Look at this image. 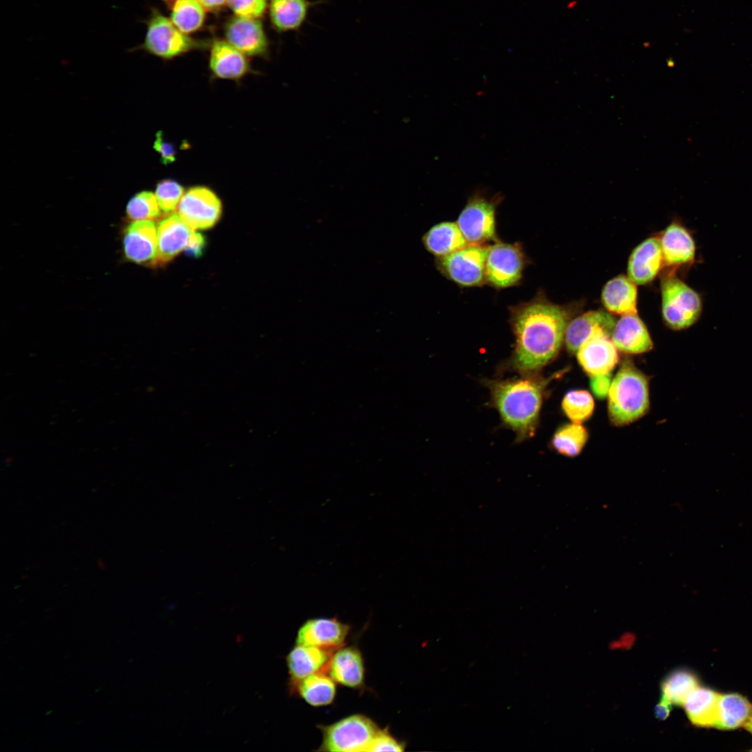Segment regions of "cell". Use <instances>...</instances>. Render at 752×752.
I'll return each instance as SVG.
<instances>
[{
    "instance_id": "obj_2",
    "label": "cell",
    "mask_w": 752,
    "mask_h": 752,
    "mask_svg": "<svg viewBox=\"0 0 752 752\" xmlns=\"http://www.w3.org/2000/svg\"><path fill=\"white\" fill-rule=\"evenodd\" d=\"M547 384V380L534 378L491 383L495 406L502 420L515 431L519 439L534 434Z\"/></svg>"
},
{
    "instance_id": "obj_7",
    "label": "cell",
    "mask_w": 752,
    "mask_h": 752,
    "mask_svg": "<svg viewBox=\"0 0 752 752\" xmlns=\"http://www.w3.org/2000/svg\"><path fill=\"white\" fill-rule=\"evenodd\" d=\"M218 196L205 186H194L185 192L178 206L180 218L193 230L212 228L222 214Z\"/></svg>"
},
{
    "instance_id": "obj_41",
    "label": "cell",
    "mask_w": 752,
    "mask_h": 752,
    "mask_svg": "<svg viewBox=\"0 0 752 752\" xmlns=\"http://www.w3.org/2000/svg\"><path fill=\"white\" fill-rule=\"evenodd\" d=\"M203 8L212 10L222 6L226 0H198Z\"/></svg>"
},
{
    "instance_id": "obj_42",
    "label": "cell",
    "mask_w": 752,
    "mask_h": 752,
    "mask_svg": "<svg viewBox=\"0 0 752 752\" xmlns=\"http://www.w3.org/2000/svg\"><path fill=\"white\" fill-rule=\"evenodd\" d=\"M744 727L752 734V710L748 719L744 724Z\"/></svg>"
},
{
    "instance_id": "obj_5",
    "label": "cell",
    "mask_w": 752,
    "mask_h": 752,
    "mask_svg": "<svg viewBox=\"0 0 752 752\" xmlns=\"http://www.w3.org/2000/svg\"><path fill=\"white\" fill-rule=\"evenodd\" d=\"M321 729V749L335 752H367L379 730L371 719L361 714L349 716Z\"/></svg>"
},
{
    "instance_id": "obj_33",
    "label": "cell",
    "mask_w": 752,
    "mask_h": 752,
    "mask_svg": "<svg viewBox=\"0 0 752 752\" xmlns=\"http://www.w3.org/2000/svg\"><path fill=\"white\" fill-rule=\"evenodd\" d=\"M126 212L132 221L152 220L161 214V209L155 194L148 191H141L128 202Z\"/></svg>"
},
{
    "instance_id": "obj_24",
    "label": "cell",
    "mask_w": 752,
    "mask_h": 752,
    "mask_svg": "<svg viewBox=\"0 0 752 752\" xmlns=\"http://www.w3.org/2000/svg\"><path fill=\"white\" fill-rule=\"evenodd\" d=\"M423 242L429 252L439 258L446 256L469 244L457 224L448 221L432 226L423 237Z\"/></svg>"
},
{
    "instance_id": "obj_10",
    "label": "cell",
    "mask_w": 752,
    "mask_h": 752,
    "mask_svg": "<svg viewBox=\"0 0 752 752\" xmlns=\"http://www.w3.org/2000/svg\"><path fill=\"white\" fill-rule=\"evenodd\" d=\"M524 256L514 244L496 243L488 249L485 263V279L499 288L515 284L522 276Z\"/></svg>"
},
{
    "instance_id": "obj_28",
    "label": "cell",
    "mask_w": 752,
    "mask_h": 752,
    "mask_svg": "<svg viewBox=\"0 0 752 752\" xmlns=\"http://www.w3.org/2000/svg\"><path fill=\"white\" fill-rule=\"evenodd\" d=\"M698 687V679L694 673L685 668L675 669L661 682V699L671 705L683 706L687 697Z\"/></svg>"
},
{
    "instance_id": "obj_36",
    "label": "cell",
    "mask_w": 752,
    "mask_h": 752,
    "mask_svg": "<svg viewBox=\"0 0 752 752\" xmlns=\"http://www.w3.org/2000/svg\"><path fill=\"white\" fill-rule=\"evenodd\" d=\"M404 746L393 738L386 730H379L371 741L367 752L402 751Z\"/></svg>"
},
{
    "instance_id": "obj_23",
    "label": "cell",
    "mask_w": 752,
    "mask_h": 752,
    "mask_svg": "<svg viewBox=\"0 0 752 752\" xmlns=\"http://www.w3.org/2000/svg\"><path fill=\"white\" fill-rule=\"evenodd\" d=\"M720 693L698 687L687 697L683 707L691 723L698 727H714L717 719Z\"/></svg>"
},
{
    "instance_id": "obj_25",
    "label": "cell",
    "mask_w": 752,
    "mask_h": 752,
    "mask_svg": "<svg viewBox=\"0 0 752 752\" xmlns=\"http://www.w3.org/2000/svg\"><path fill=\"white\" fill-rule=\"evenodd\" d=\"M330 659L328 650L297 644L287 657L290 674L296 681L320 671Z\"/></svg>"
},
{
    "instance_id": "obj_32",
    "label": "cell",
    "mask_w": 752,
    "mask_h": 752,
    "mask_svg": "<svg viewBox=\"0 0 752 752\" xmlns=\"http://www.w3.org/2000/svg\"><path fill=\"white\" fill-rule=\"evenodd\" d=\"M594 407L592 395L584 390H573L567 392L562 402L564 413L572 423L579 424L591 416Z\"/></svg>"
},
{
    "instance_id": "obj_3",
    "label": "cell",
    "mask_w": 752,
    "mask_h": 752,
    "mask_svg": "<svg viewBox=\"0 0 752 752\" xmlns=\"http://www.w3.org/2000/svg\"><path fill=\"white\" fill-rule=\"evenodd\" d=\"M646 377L630 361H625L611 382L608 394V412L616 425L631 423L642 417L649 408Z\"/></svg>"
},
{
    "instance_id": "obj_12",
    "label": "cell",
    "mask_w": 752,
    "mask_h": 752,
    "mask_svg": "<svg viewBox=\"0 0 752 752\" xmlns=\"http://www.w3.org/2000/svg\"><path fill=\"white\" fill-rule=\"evenodd\" d=\"M123 248L126 258L140 265H155L157 230L152 220L135 221L125 229Z\"/></svg>"
},
{
    "instance_id": "obj_6",
    "label": "cell",
    "mask_w": 752,
    "mask_h": 752,
    "mask_svg": "<svg viewBox=\"0 0 752 752\" xmlns=\"http://www.w3.org/2000/svg\"><path fill=\"white\" fill-rule=\"evenodd\" d=\"M489 247L471 244L446 256L439 258L441 270L457 284L478 285L485 279V263Z\"/></svg>"
},
{
    "instance_id": "obj_9",
    "label": "cell",
    "mask_w": 752,
    "mask_h": 752,
    "mask_svg": "<svg viewBox=\"0 0 752 752\" xmlns=\"http://www.w3.org/2000/svg\"><path fill=\"white\" fill-rule=\"evenodd\" d=\"M194 44L171 20L155 12L148 22L141 47L155 56L169 58L189 50Z\"/></svg>"
},
{
    "instance_id": "obj_39",
    "label": "cell",
    "mask_w": 752,
    "mask_h": 752,
    "mask_svg": "<svg viewBox=\"0 0 752 752\" xmlns=\"http://www.w3.org/2000/svg\"><path fill=\"white\" fill-rule=\"evenodd\" d=\"M611 373L590 376V388L593 393L599 398L608 395L611 384Z\"/></svg>"
},
{
    "instance_id": "obj_26",
    "label": "cell",
    "mask_w": 752,
    "mask_h": 752,
    "mask_svg": "<svg viewBox=\"0 0 752 752\" xmlns=\"http://www.w3.org/2000/svg\"><path fill=\"white\" fill-rule=\"evenodd\" d=\"M751 710L752 705L744 696L735 693L720 694L714 728L719 730L738 728L744 726Z\"/></svg>"
},
{
    "instance_id": "obj_27",
    "label": "cell",
    "mask_w": 752,
    "mask_h": 752,
    "mask_svg": "<svg viewBox=\"0 0 752 752\" xmlns=\"http://www.w3.org/2000/svg\"><path fill=\"white\" fill-rule=\"evenodd\" d=\"M312 5L308 0H272V22L279 31L297 30L306 19Z\"/></svg>"
},
{
    "instance_id": "obj_20",
    "label": "cell",
    "mask_w": 752,
    "mask_h": 752,
    "mask_svg": "<svg viewBox=\"0 0 752 752\" xmlns=\"http://www.w3.org/2000/svg\"><path fill=\"white\" fill-rule=\"evenodd\" d=\"M602 301L611 313L621 316L636 313V283L625 275L611 279L602 288Z\"/></svg>"
},
{
    "instance_id": "obj_37",
    "label": "cell",
    "mask_w": 752,
    "mask_h": 752,
    "mask_svg": "<svg viewBox=\"0 0 752 752\" xmlns=\"http://www.w3.org/2000/svg\"><path fill=\"white\" fill-rule=\"evenodd\" d=\"M153 145L155 150L160 155L163 164H169L175 160V149L172 143L164 139L162 132H157Z\"/></svg>"
},
{
    "instance_id": "obj_31",
    "label": "cell",
    "mask_w": 752,
    "mask_h": 752,
    "mask_svg": "<svg viewBox=\"0 0 752 752\" xmlns=\"http://www.w3.org/2000/svg\"><path fill=\"white\" fill-rule=\"evenodd\" d=\"M205 17L204 8L198 0H176L171 20L184 33L198 29Z\"/></svg>"
},
{
    "instance_id": "obj_16",
    "label": "cell",
    "mask_w": 752,
    "mask_h": 752,
    "mask_svg": "<svg viewBox=\"0 0 752 752\" xmlns=\"http://www.w3.org/2000/svg\"><path fill=\"white\" fill-rule=\"evenodd\" d=\"M349 626L336 618H314L299 628L297 644L315 646L325 650L341 645L349 632Z\"/></svg>"
},
{
    "instance_id": "obj_11",
    "label": "cell",
    "mask_w": 752,
    "mask_h": 752,
    "mask_svg": "<svg viewBox=\"0 0 752 752\" xmlns=\"http://www.w3.org/2000/svg\"><path fill=\"white\" fill-rule=\"evenodd\" d=\"M660 240L664 265L673 269L691 267L696 261V244L691 232L674 221L661 234Z\"/></svg>"
},
{
    "instance_id": "obj_1",
    "label": "cell",
    "mask_w": 752,
    "mask_h": 752,
    "mask_svg": "<svg viewBox=\"0 0 752 752\" xmlns=\"http://www.w3.org/2000/svg\"><path fill=\"white\" fill-rule=\"evenodd\" d=\"M512 318L516 337L515 368L533 371L556 357L569 322L565 309L538 298L517 307Z\"/></svg>"
},
{
    "instance_id": "obj_18",
    "label": "cell",
    "mask_w": 752,
    "mask_h": 752,
    "mask_svg": "<svg viewBox=\"0 0 752 752\" xmlns=\"http://www.w3.org/2000/svg\"><path fill=\"white\" fill-rule=\"evenodd\" d=\"M228 42L242 53L249 55L263 54L267 46L262 24L256 18L237 16L226 28Z\"/></svg>"
},
{
    "instance_id": "obj_14",
    "label": "cell",
    "mask_w": 752,
    "mask_h": 752,
    "mask_svg": "<svg viewBox=\"0 0 752 752\" xmlns=\"http://www.w3.org/2000/svg\"><path fill=\"white\" fill-rule=\"evenodd\" d=\"M663 266L660 240L651 237L643 240L631 253L627 276L636 284H647L655 279Z\"/></svg>"
},
{
    "instance_id": "obj_15",
    "label": "cell",
    "mask_w": 752,
    "mask_h": 752,
    "mask_svg": "<svg viewBox=\"0 0 752 752\" xmlns=\"http://www.w3.org/2000/svg\"><path fill=\"white\" fill-rule=\"evenodd\" d=\"M576 354L579 364L590 376L611 373L618 357L611 338L604 335L587 339Z\"/></svg>"
},
{
    "instance_id": "obj_17",
    "label": "cell",
    "mask_w": 752,
    "mask_h": 752,
    "mask_svg": "<svg viewBox=\"0 0 752 752\" xmlns=\"http://www.w3.org/2000/svg\"><path fill=\"white\" fill-rule=\"evenodd\" d=\"M194 230L178 214H171L157 227V255L155 265H164L184 251Z\"/></svg>"
},
{
    "instance_id": "obj_19",
    "label": "cell",
    "mask_w": 752,
    "mask_h": 752,
    "mask_svg": "<svg viewBox=\"0 0 752 752\" xmlns=\"http://www.w3.org/2000/svg\"><path fill=\"white\" fill-rule=\"evenodd\" d=\"M611 339L618 350L628 354L644 353L653 347L648 330L636 313L622 315Z\"/></svg>"
},
{
    "instance_id": "obj_4",
    "label": "cell",
    "mask_w": 752,
    "mask_h": 752,
    "mask_svg": "<svg viewBox=\"0 0 752 752\" xmlns=\"http://www.w3.org/2000/svg\"><path fill=\"white\" fill-rule=\"evenodd\" d=\"M661 293L662 316L669 328L686 329L700 319L703 310L701 295L674 274L664 278Z\"/></svg>"
},
{
    "instance_id": "obj_8",
    "label": "cell",
    "mask_w": 752,
    "mask_h": 752,
    "mask_svg": "<svg viewBox=\"0 0 752 752\" xmlns=\"http://www.w3.org/2000/svg\"><path fill=\"white\" fill-rule=\"evenodd\" d=\"M496 202V199H488L479 194L469 199L457 224L469 244H480L494 238Z\"/></svg>"
},
{
    "instance_id": "obj_35",
    "label": "cell",
    "mask_w": 752,
    "mask_h": 752,
    "mask_svg": "<svg viewBox=\"0 0 752 752\" xmlns=\"http://www.w3.org/2000/svg\"><path fill=\"white\" fill-rule=\"evenodd\" d=\"M226 3L237 16L250 18L260 16L267 6L266 0H226Z\"/></svg>"
},
{
    "instance_id": "obj_34",
    "label": "cell",
    "mask_w": 752,
    "mask_h": 752,
    "mask_svg": "<svg viewBox=\"0 0 752 752\" xmlns=\"http://www.w3.org/2000/svg\"><path fill=\"white\" fill-rule=\"evenodd\" d=\"M185 194L183 187L177 181L165 179L160 181L155 190V196L161 210L165 213L173 212Z\"/></svg>"
},
{
    "instance_id": "obj_29",
    "label": "cell",
    "mask_w": 752,
    "mask_h": 752,
    "mask_svg": "<svg viewBox=\"0 0 752 752\" xmlns=\"http://www.w3.org/2000/svg\"><path fill=\"white\" fill-rule=\"evenodd\" d=\"M297 689L305 701L314 707L330 704L336 694L334 680L320 671L298 681Z\"/></svg>"
},
{
    "instance_id": "obj_38",
    "label": "cell",
    "mask_w": 752,
    "mask_h": 752,
    "mask_svg": "<svg viewBox=\"0 0 752 752\" xmlns=\"http://www.w3.org/2000/svg\"><path fill=\"white\" fill-rule=\"evenodd\" d=\"M205 247V237L201 233L195 232L194 230L190 235L184 251L188 256L199 258L203 254Z\"/></svg>"
},
{
    "instance_id": "obj_40",
    "label": "cell",
    "mask_w": 752,
    "mask_h": 752,
    "mask_svg": "<svg viewBox=\"0 0 752 752\" xmlns=\"http://www.w3.org/2000/svg\"><path fill=\"white\" fill-rule=\"evenodd\" d=\"M672 705L664 700H660L659 703L655 707V714L657 719L664 720L666 719L671 710Z\"/></svg>"
},
{
    "instance_id": "obj_13",
    "label": "cell",
    "mask_w": 752,
    "mask_h": 752,
    "mask_svg": "<svg viewBox=\"0 0 752 752\" xmlns=\"http://www.w3.org/2000/svg\"><path fill=\"white\" fill-rule=\"evenodd\" d=\"M616 320L611 313L602 310L591 311L569 321L565 333V343L569 352L576 354L589 338L604 335L611 338Z\"/></svg>"
},
{
    "instance_id": "obj_30",
    "label": "cell",
    "mask_w": 752,
    "mask_h": 752,
    "mask_svg": "<svg viewBox=\"0 0 752 752\" xmlns=\"http://www.w3.org/2000/svg\"><path fill=\"white\" fill-rule=\"evenodd\" d=\"M588 437L586 429L581 424L572 423L559 428L552 438V446L556 451L567 457L578 455Z\"/></svg>"
},
{
    "instance_id": "obj_22",
    "label": "cell",
    "mask_w": 752,
    "mask_h": 752,
    "mask_svg": "<svg viewBox=\"0 0 752 752\" xmlns=\"http://www.w3.org/2000/svg\"><path fill=\"white\" fill-rule=\"evenodd\" d=\"M210 68L219 78L237 79L246 74L249 65L243 53L229 42L216 41L212 47Z\"/></svg>"
},
{
    "instance_id": "obj_21",
    "label": "cell",
    "mask_w": 752,
    "mask_h": 752,
    "mask_svg": "<svg viewBox=\"0 0 752 752\" xmlns=\"http://www.w3.org/2000/svg\"><path fill=\"white\" fill-rule=\"evenodd\" d=\"M329 674L334 682L343 686L361 687L364 679V666L361 652L354 647L338 650L329 661Z\"/></svg>"
}]
</instances>
